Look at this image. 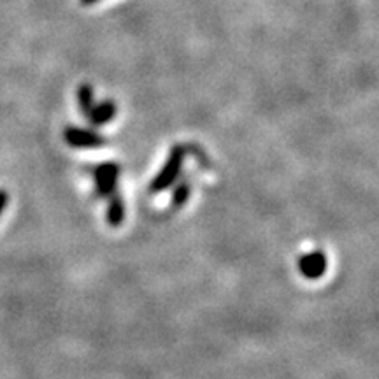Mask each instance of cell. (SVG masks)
<instances>
[{
  "label": "cell",
  "mask_w": 379,
  "mask_h": 379,
  "mask_svg": "<svg viewBox=\"0 0 379 379\" xmlns=\"http://www.w3.org/2000/svg\"><path fill=\"white\" fill-rule=\"evenodd\" d=\"M64 137L67 144L74 148H97L106 143V139L100 133L88 128H76V126H67Z\"/></svg>",
  "instance_id": "obj_1"
},
{
  "label": "cell",
  "mask_w": 379,
  "mask_h": 379,
  "mask_svg": "<svg viewBox=\"0 0 379 379\" xmlns=\"http://www.w3.org/2000/svg\"><path fill=\"white\" fill-rule=\"evenodd\" d=\"M183 157H185V153H183V148L176 146L174 150H172L171 157H169L167 164H165L164 171H162L160 174H158V178L155 179L153 190H164L165 186H169L172 181H174L176 176H178V172H179V169H181Z\"/></svg>",
  "instance_id": "obj_2"
},
{
  "label": "cell",
  "mask_w": 379,
  "mask_h": 379,
  "mask_svg": "<svg viewBox=\"0 0 379 379\" xmlns=\"http://www.w3.org/2000/svg\"><path fill=\"white\" fill-rule=\"evenodd\" d=\"M120 169L116 164H102L95 169V183L100 195H111L116 188Z\"/></svg>",
  "instance_id": "obj_3"
},
{
  "label": "cell",
  "mask_w": 379,
  "mask_h": 379,
  "mask_svg": "<svg viewBox=\"0 0 379 379\" xmlns=\"http://www.w3.org/2000/svg\"><path fill=\"white\" fill-rule=\"evenodd\" d=\"M114 116H116V104L111 102V100H104L99 106H93V109L88 114V120L93 126H102L109 124Z\"/></svg>",
  "instance_id": "obj_4"
},
{
  "label": "cell",
  "mask_w": 379,
  "mask_h": 379,
  "mask_svg": "<svg viewBox=\"0 0 379 379\" xmlns=\"http://www.w3.org/2000/svg\"><path fill=\"white\" fill-rule=\"evenodd\" d=\"M78 104H79V109H81V113L85 114V116H88L90 111H92L93 106H95V102H93V88L88 85V83L79 86Z\"/></svg>",
  "instance_id": "obj_5"
},
{
  "label": "cell",
  "mask_w": 379,
  "mask_h": 379,
  "mask_svg": "<svg viewBox=\"0 0 379 379\" xmlns=\"http://www.w3.org/2000/svg\"><path fill=\"white\" fill-rule=\"evenodd\" d=\"M7 202H9V195H7L6 190H0V215H2L4 209H6Z\"/></svg>",
  "instance_id": "obj_6"
},
{
  "label": "cell",
  "mask_w": 379,
  "mask_h": 379,
  "mask_svg": "<svg viewBox=\"0 0 379 379\" xmlns=\"http://www.w3.org/2000/svg\"><path fill=\"white\" fill-rule=\"evenodd\" d=\"M97 2H100V0H81L83 6H93V4H97Z\"/></svg>",
  "instance_id": "obj_7"
}]
</instances>
